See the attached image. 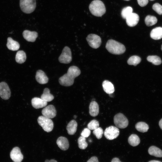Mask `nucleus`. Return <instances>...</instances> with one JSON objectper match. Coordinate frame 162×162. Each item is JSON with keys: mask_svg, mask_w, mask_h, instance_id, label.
Here are the masks:
<instances>
[{"mask_svg": "<svg viewBox=\"0 0 162 162\" xmlns=\"http://www.w3.org/2000/svg\"><path fill=\"white\" fill-rule=\"evenodd\" d=\"M35 78L37 82L40 84H45L48 81V78L44 71L41 70H38L36 73Z\"/></svg>", "mask_w": 162, "mask_h": 162, "instance_id": "15", "label": "nucleus"}, {"mask_svg": "<svg viewBox=\"0 0 162 162\" xmlns=\"http://www.w3.org/2000/svg\"><path fill=\"white\" fill-rule=\"evenodd\" d=\"M87 162H99L98 158L95 156H93L89 159Z\"/></svg>", "mask_w": 162, "mask_h": 162, "instance_id": "38", "label": "nucleus"}, {"mask_svg": "<svg viewBox=\"0 0 162 162\" xmlns=\"http://www.w3.org/2000/svg\"><path fill=\"white\" fill-rule=\"evenodd\" d=\"M148 162H161L158 161V160H152Z\"/></svg>", "mask_w": 162, "mask_h": 162, "instance_id": "42", "label": "nucleus"}, {"mask_svg": "<svg viewBox=\"0 0 162 162\" xmlns=\"http://www.w3.org/2000/svg\"><path fill=\"white\" fill-rule=\"evenodd\" d=\"M114 122L116 127L120 128H124L128 124V121L126 117L122 113L116 115L114 117Z\"/></svg>", "mask_w": 162, "mask_h": 162, "instance_id": "6", "label": "nucleus"}, {"mask_svg": "<svg viewBox=\"0 0 162 162\" xmlns=\"http://www.w3.org/2000/svg\"><path fill=\"white\" fill-rule=\"evenodd\" d=\"M77 124L74 120H71L68 124L66 129L68 134L70 135L74 134L77 130Z\"/></svg>", "mask_w": 162, "mask_h": 162, "instance_id": "21", "label": "nucleus"}, {"mask_svg": "<svg viewBox=\"0 0 162 162\" xmlns=\"http://www.w3.org/2000/svg\"><path fill=\"white\" fill-rule=\"evenodd\" d=\"M138 4L141 7L146 6L148 3V0H137Z\"/></svg>", "mask_w": 162, "mask_h": 162, "instance_id": "37", "label": "nucleus"}, {"mask_svg": "<svg viewBox=\"0 0 162 162\" xmlns=\"http://www.w3.org/2000/svg\"><path fill=\"white\" fill-rule=\"evenodd\" d=\"M124 0L128 1H129V0Z\"/></svg>", "mask_w": 162, "mask_h": 162, "instance_id": "44", "label": "nucleus"}, {"mask_svg": "<svg viewBox=\"0 0 162 162\" xmlns=\"http://www.w3.org/2000/svg\"><path fill=\"white\" fill-rule=\"evenodd\" d=\"M6 45L9 50L12 51L17 50L20 47V45L19 43L13 40L10 37H8V38Z\"/></svg>", "mask_w": 162, "mask_h": 162, "instance_id": "19", "label": "nucleus"}, {"mask_svg": "<svg viewBox=\"0 0 162 162\" xmlns=\"http://www.w3.org/2000/svg\"><path fill=\"white\" fill-rule=\"evenodd\" d=\"M150 37L155 40L162 38V28L158 27L153 28L151 32Z\"/></svg>", "mask_w": 162, "mask_h": 162, "instance_id": "20", "label": "nucleus"}, {"mask_svg": "<svg viewBox=\"0 0 162 162\" xmlns=\"http://www.w3.org/2000/svg\"><path fill=\"white\" fill-rule=\"evenodd\" d=\"M24 38L29 42H34L38 36V33L35 31H30L28 30H24L22 33Z\"/></svg>", "mask_w": 162, "mask_h": 162, "instance_id": "14", "label": "nucleus"}, {"mask_svg": "<svg viewBox=\"0 0 162 162\" xmlns=\"http://www.w3.org/2000/svg\"><path fill=\"white\" fill-rule=\"evenodd\" d=\"M56 143L58 147L62 150H67L69 146L68 140L63 136L58 137L56 141Z\"/></svg>", "mask_w": 162, "mask_h": 162, "instance_id": "17", "label": "nucleus"}, {"mask_svg": "<svg viewBox=\"0 0 162 162\" xmlns=\"http://www.w3.org/2000/svg\"><path fill=\"white\" fill-rule=\"evenodd\" d=\"M111 162H121L119 159L116 158H115L112 159Z\"/></svg>", "mask_w": 162, "mask_h": 162, "instance_id": "39", "label": "nucleus"}, {"mask_svg": "<svg viewBox=\"0 0 162 162\" xmlns=\"http://www.w3.org/2000/svg\"><path fill=\"white\" fill-rule=\"evenodd\" d=\"M20 5L22 12L26 14H30L35 9L36 0H20Z\"/></svg>", "mask_w": 162, "mask_h": 162, "instance_id": "4", "label": "nucleus"}, {"mask_svg": "<svg viewBox=\"0 0 162 162\" xmlns=\"http://www.w3.org/2000/svg\"><path fill=\"white\" fill-rule=\"evenodd\" d=\"M93 133L98 139H100L102 137L104 132L103 129L99 127L94 130Z\"/></svg>", "mask_w": 162, "mask_h": 162, "instance_id": "34", "label": "nucleus"}, {"mask_svg": "<svg viewBox=\"0 0 162 162\" xmlns=\"http://www.w3.org/2000/svg\"><path fill=\"white\" fill-rule=\"evenodd\" d=\"M78 143L79 148L82 149H85L88 146L86 138L82 136L80 137L78 139Z\"/></svg>", "mask_w": 162, "mask_h": 162, "instance_id": "31", "label": "nucleus"}, {"mask_svg": "<svg viewBox=\"0 0 162 162\" xmlns=\"http://www.w3.org/2000/svg\"><path fill=\"white\" fill-rule=\"evenodd\" d=\"M11 95V92L8 84L5 82H0V96L5 100L8 99Z\"/></svg>", "mask_w": 162, "mask_h": 162, "instance_id": "10", "label": "nucleus"}, {"mask_svg": "<svg viewBox=\"0 0 162 162\" xmlns=\"http://www.w3.org/2000/svg\"><path fill=\"white\" fill-rule=\"evenodd\" d=\"M126 19V23L128 26L134 27L138 23L139 20V16L137 14L132 13Z\"/></svg>", "mask_w": 162, "mask_h": 162, "instance_id": "13", "label": "nucleus"}, {"mask_svg": "<svg viewBox=\"0 0 162 162\" xmlns=\"http://www.w3.org/2000/svg\"><path fill=\"white\" fill-rule=\"evenodd\" d=\"M31 102L33 107L36 109L45 107L47 105V101L37 97L33 98Z\"/></svg>", "mask_w": 162, "mask_h": 162, "instance_id": "16", "label": "nucleus"}, {"mask_svg": "<svg viewBox=\"0 0 162 162\" xmlns=\"http://www.w3.org/2000/svg\"><path fill=\"white\" fill-rule=\"evenodd\" d=\"M89 8L92 14L95 16H101L106 11L104 3L100 0H94L89 4Z\"/></svg>", "mask_w": 162, "mask_h": 162, "instance_id": "3", "label": "nucleus"}, {"mask_svg": "<svg viewBox=\"0 0 162 162\" xmlns=\"http://www.w3.org/2000/svg\"><path fill=\"white\" fill-rule=\"evenodd\" d=\"M99 112V106L97 102L94 101H92L89 106V113L93 117L97 116Z\"/></svg>", "mask_w": 162, "mask_h": 162, "instance_id": "18", "label": "nucleus"}, {"mask_svg": "<svg viewBox=\"0 0 162 162\" xmlns=\"http://www.w3.org/2000/svg\"><path fill=\"white\" fill-rule=\"evenodd\" d=\"M147 61L155 65L160 64L162 61L160 58L157 56H149L147 58Z\"/></svg>", "mask_w": 162, "mask_h": 162, "instance_id": "29", "label": "nucleus"}, {"mask_svg": "<svg viewBox=\"0 0 162 162\" xmlns=\"http://www.w3.org/2000/svg\"><path fill=\"white\" fill-rule=\"evenodd\" d=\"M38 122L39 125L45 131L49 132L52 130L53 123L51 119L44 116H39L38 119Z\"/></svg>", "mask_w": 162, "mask_h": 162, "instance_id": "5", "label": "nucleus"}, {"mask_svg": "<svg viewBox=\"0 0 162 162\" xmlns=\"http://www.w3.org/2000/svg\"><path fill=\"white\" fill-rule=\"evenodd\" d=\"M133 12L132 8L130 6H128L123 8L121 12V15L124 19L126 18Z\"/></svg>", "mask_w": 162, "mask_h": 162, "instance_id": "32", "label": "nucleus"}, {"mask_svg": "<svg viewBox=\"0 0 162 162\" xmlns=\"http://www.w3.org/2000/svg\"><path fill=\"white\" fill-rule=\"evenodd\" d=\"M135 127L138 131L142 133L147 132L149 128L148 125L143 122L137 123L136 124Z\"/></svg>", "mask_w": 162, "mask_h": 162, "instance_id": "26", "label": "nucleus"}, {"mask_svg": "<svg viewBox=\"0 0 162 162\" xmlns=\"http://www.w3.org/2000/svg\"><path fill=\"white\" fill-rule=\"evenodd\" d=\"M102 86L104 91L107 94L113 93L115 91L113 85L108 80L104 81L102 83Z\"/></svg>", "mask_w": 162, "mask_h": 162, "instance_id": "22", "label": "nucleus"}, {"mask_svg": "<svg viewBox=\"0 0 162 162\" xmlns=\"http://www.w3.org/2000/svg\"><path fill=\"white\" fill-rule=\"evenodd\" d=\"M86 39L89 46L94 49L98 48L101 43L100 38L94 34H90L88 35Z\"/></svg>", "mask_w": 162, "mask_h": 162, "instance_id": "9", "label": "nucleus"}, {"mask_svg": "<svg viewBox=\"0 0 162 162\" xmlns=\"http://www.w3.org/2000/svg\"><path fill=\"white\" fill-rule=\"evenodd\" d=\"M148 152L151 155L157 157H162V150L155 146L150 147L148 149Z\"/></svg>", "mask_w": 162, "mask_h": 162, "instance_id": "23", "label": "nucleus"}, {"mask_svg": "<svg viewBox=\"0 0 162 162\" xmlns=\"http://www.w3.org/2000/svg\"><path fill=\"white\" fill-rule=\"evenodd\" d=\"M161 50H162V45H161Z\"/></svg>", "mask_w": 162, "mask_h": 162, "instance_id": "43", "label": "nucleus"}, {"mask_svg": "<svg viewBox=\"0 0 162 162\" xmlns=\"http://www.w3.org/2000/svg\"><path fill=\"white\" fill-rule=\"evenodd\" d=\"M80 73V70L78 67L75 66H71L69 68L67 73L59 78V82L62 86H71L73 84L74 79Z\"/></svg>", "mask_w": 162, "mask_h": 162, "instance_id": "1", "label": "nucleus"}, {"mask_svg": "<svg viewBox=\"0 0 162 162\" xmlns=\"http://www.w3.org/2000/svg\"><path fill=\"white\" fill-rule=\"evenodd\" d=\"M58 59L59 61L62 63L68 64L70 62L72 59V54L70 49L68 47L65 46L64 47Z\"/></svg>", "mask_w": 162, "mask_h": 162, "instance_id": "7", "label": "nucleus"}, {"mask_svg": "<svg viewBox=\"0 0 162 162\" xmlns=\"http://www.w3.org/2000/svg\"><path fill=\"white\" fill-rule=\"evenodd\" d=\"M129 143L133 146L138 145L140 142L139 136L135 134H131L128 138V140Z\"/></svg>", "mask_w": 162, "mask_h": 162, "instance_id": "27", "label": "nucleus"}, {"mask_svg": "<svg viewBox=\"0 0 162 162\" xmlns=\"http://www.w3.org/2000/svg\"><path fill=\"white\" fill-rule=\"evenodd\" d=\"M10 156L14 162H21L23 158V155L20 149L17 147L13 148L10 152Z\"/></svg>", "mask_w": 162, "mask_h": 162, "instance_id": "12", "label": "nucleus"}, {"mask_svg": "<svg viewBox=\"0 0 162 162\" xmlns=\"http://www.w3.org/2000/svg\"><path fill=\"white\" fill-rule=\"evenodd\" d=\"M150 0L153 1V0Z\"/></svg>", "mask_w": 162, "mask_h": 162, "instance_id": "45", "label": "nucleus"}, {"mask_svg": "<svg viewBox=\"0 0 162 162\" xmlns=\"http://www.w3.org/2000/svg\"><path fill=\"white\" fill-rule=\"evenodd\" d=\"M152 8L156 13L160 15L162 14V5L158 3L154 4Z\"/></svg>", "mask_w": 162, "mask_h": 162, "instance_id": "35", "label": "nucleus"}, {"mask_svg": "<svg viewBox=\"0 0 162 162\" xmlns=\"http://www.w3.org/2000/svg\"><path fill=\"white\" fill-rule=\"evenodd\" d=\"M43 116L51 119L54 118L56 116V111L54 106L50 105L45 106L42 111Z\"/></svg>", "mask_w": 162, "mask_h": 162, "instance_id": "11", "label": "nucleus"}, {"mask_svg": "<svg viewBox=\"0 0 162 162\" xmlns=\"http://www.w3.org/2000/svg\"><path fill=\"white\" fill-rule=\"evenodd\" d=\"M159 125L160 128L162 130V118L160 120Z\"/></svg>", "mask_w": 162, "mask_h": 162, "instance_id": "41", "label": "nucleus"}, {"mask_svg": "<svg viewBox=\"0 0 162 162\" xmlns=\"http://www.w3.org/2000/svg\"><path fill=\"white\" fill-rule=\"evenodd\" d=\"M106 48L108 52L113 54H121L125 51V48L124 45L112 39L108 40Z\"/></svg>", "mask_w": 162, "mask_h": 162, "instance_id": "2", "label": "nucleus"}, {"mask_svg": "<svg viewBox=\"0 0 162 162\" xmlns=\"http://www.w3.org/2000/svg\"><path fill=\"white\" fill-rule=\"evenodd\" d=\"M141 58L137 56H133L130 57L128 60L127 63L129 65L136 66L141 61Z\"/></svg>", "mask_w": 162, "mask_h": 162, "instance_id": "30", "label": "nucleus"}, {"mask_svg": "<svg viewBox=\"0 0 162 162\" xmlns=\"http://www.w3.org/2000/svg\"><path fill=\"white\" fill-rule=\"evenodd\" d=\"M157 19L155 16L148 15L145 19V23L146 26H151L155 24L157 22Z\"/></svg>", "mask_w": 162, "mask_h": 162, "instance_id": "28", "label": "nucleus"}, {"mask_svg": "<svg viewBox=\"0 0 162 162\" xmlns=\"http://www.w3.org/2000/svg\"><path fill=\"white\" fill-rule=\"evenodd\" d=\"M91 134V131L88 128H85L81 134V136L85 138H87Z\"/></svg>", "mask_w": 162, "mask_h": 162, "instance_id": "36", "label": "nucleus"}, {"mask_svg": "<svg viewBox=\"0 0 162 162\" xmlns=\"http://www.w3.org/2000/svg\"><path fill=\"white\" fill-rule=\"evenodd\" d=\"M26 58L25 52L22 50L18 51L16 55L15 60L18 63L22 64L24 62Z\"/></svg>", "mask_w": 162, "mask_h": 162, "instance_id": "25", "label": "nucleus"}, {"mask_svg": "<svg viewBox=\"0 0 162 162\" xmlns=\"http://www.w3.org/2000/svg\"><path fill=\"white\" fill-rule=\"evenodd\" d=\"M41 99L47 102L52 101L54 98L53 96L50 93V90L48 88L44 89L43 94L41 96Z\"/></svg>", "mask_w": 162, "mask_h": 162, "instance_id": "24", "label": "nucleus"}, {"mask_svg": "<svg viewBox=\"0 0 162 162\" xmlns=\"http://www.w3.org/2000/svg\"><path fill=\"white\" fill-rule=\"evenodd\" d=\"M45 162H57V161L54 159H51L50 160H45Z\"/></svg>", "mask_w": 162, "mask_h": 162, "instance_id": "40", "label": "nucleus"}, {"mask_svg": "<svg viewBox=\"0 0 162 162\" xmlns=\"http://www.w3.org/2000/svg\"><path fill=\"white\" fill-rule=\"evenodd\" d=\"M99 127V122L95 119L91 121L88 124V128L90 130H94Z\"/></svg>", "mask_w": 162, "mask_h": 162, "instance_id": "33", "label": "nucleus"}, {"mask_svg": "<svg viewBox=\"0 0 162 162\" xmlns=\"http://www.w3.org/2000/svg\"><path fill=\"white\" fill-rule=\"evenodd\" d=\"M119 130L116 127L111 126L107 128L105 130L104 134L105 137L109 140H113L116 138L119 135Z\"/></svg>", "mask_w": 162, "mask_h": 162, "instance_id": "8", "label": "nucleus"}]
</instances>
